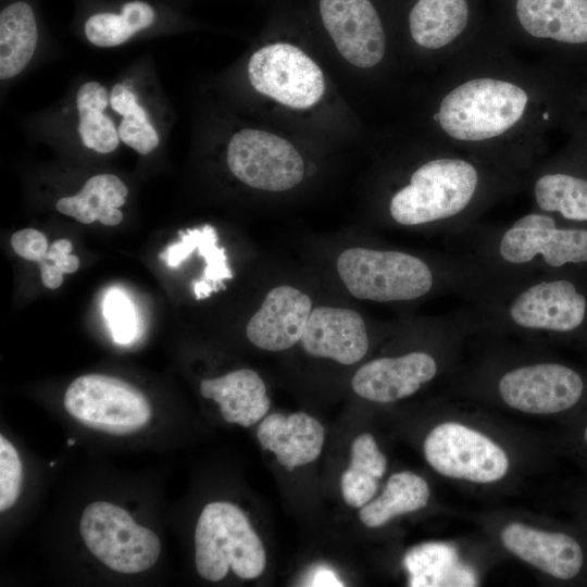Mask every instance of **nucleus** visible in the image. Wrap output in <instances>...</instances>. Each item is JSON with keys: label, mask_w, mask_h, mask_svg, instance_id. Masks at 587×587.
<instances>
[{"label": "nucleus", "mask_w": 587, "mask_h": 587, "mask_svg": "<svg viewBox=\"0 0 587 587\" xmlns=\"http://www.w3.org/2000/svg\"><path fill=\"white\" fill-rule=\"evenodd\" d=\"M498 46H477L449 63L432 121L438 140L524 180L542 160L553 118L539 67Z\"/></svg>", "instance_id": "f257e3e1"}, {"label": "nucleus", "mask_w": 587, "mask_h": 587, "mask_svg": "<svg viewBox=\"0 0 587 587\" xmlns=\"http://www.w3.org/2000/svg\"><path fill=\"white\" fill-rule=\"evenodd\" d=\"M523 180L485 160L438 140L387 199V217L407 228L460 236Z\"/></svg>", "instance_id": "f03ea898"}, {"label": "nucleus", "mask_w": 587, "mask_h": 587, "mask_svg": "<svg viewBox=\"0 0 587 587\" xmlns=\"http://www.w3.org/2000/svg\"><path fill=\"white\" fill-rule=\"evenodd\" d=\"M466 302L474 330L524 334L587 350V267L485 274Z\"/></svg>", "instance_id": "7ed1b4c3"}, {"label": "nucleus", "mask_w": 587, "mask_h": 587, "mask_svg": "<svg viewBox=\"0 0 587 587\" xmlns=\"http://www.w3.org/2000/svg\"><path fill=\"white\" fill-rule=\"evenodd\" d=\"M464 253L488 275L587 267V223L536 209L499 225H475Z\"/></svg>", "instance_id": "20e7f679"}, {"label": "nucleus", "mask_w": 587, "mask_h": 587, "mask_svg": "<svg viewBox=\"0 0 587 587\" xmlns=\"http://www.w3.org/2000/svg\"><path fill=\"white\" fill-rule=\"evenodd\" d=\"M196 567L211 582L223 579L229 569L240 578L262 574L266 558L263 544L245 513L229 502L208 503L195 530Z\"/></svg>", "instance_id": "39448f33"}, {"label": "nucleus", "mask_w": 587, "mask_h": 587, "mask_svg": "<svg viewBox=\"0 0 587 587\" xmlns=\"http://www.w3.org/2000/svg\"><path fill=\"white\" fill-rule=\"evenodd\" d=\"M79 530L89 551L117 573L147 571L160 557L157 534L138 525L126 510L110 502L88 504Z\"/></svg>", "instance_id": "423d86ee"}, {"label": "nucleus", "mask_w": 587, "mask_h": 587, "mask_svg": "<svg viewBox=\"0 0 587 587\" xmlns=\"http://www.w3.org/2000/svg\"><path fill=\"white\" fill-rule=\"evenodd\" d=\"M64 408L85 426L113 435L135 433L152 415L148 399L138 388L103 374L75 378L65 391Z\"/></svg>", "instance_id": "0eeeda50"}, {"label": "nucleus", "mask_w": 587, "mask_h": 587, "mask_svg": "<svg viewBox=\"0 0 587 587\" xmlns=\"http://www.w3.org/2000/svg\"><path fill=\"white\" fill-rule=\"evenodd\" d=\"M497 392L512 409L532 414H557L577 407L587 395V376L558 361L525 363L499 376Z\"/></svg>", "instance_id": "6e6552de"}, {"label": "nucleus", "mask_w": 587, "mask_h": 587, "mask_svg": "<svg viewBox=\"0 0 587 587\" xmlns=\"http://www.w3.org/2000/svg\"><path fill=\"white\" fill-rule=\"evenodd\" d=\"M247 72L255 91L294 109L314 105L326 88L320 66L289 42H272L254 51Z\"/></svg>", "instance_id": "1a4fd4ad"}, {"label": "nucleus", "mask_w": 587, "mask_h": 587, "mask_svg": "<svg viewBox=\"0 0 587 587\" xmlns=\"http://www.w3.org/2000/svg\"><path fill=\"white\" fill-rule=\"evenodd\" d=\"M229 172L245 185L279 192L297 187L304 176V162L286 139L255 128H242L226 148Z\"/></svg>", "instance_id": "9d476101"}, {"label": "nucleus", "mask_w": 587, "mask_h": 587, "mask_svg": "<svg viewBox=\"0 0 587 587\" xmlns=\"http://www.w3.org/2000/svg\"><path fill=\"white\" fill-rule=\"evenodd\" d=\"M424 454L439 474L474 483H492L509 469L505 452L485 435L459 423L436 426L424 441Z\"/></svg>", "instance_id": "9b49d317"}, {"label": "nucleus", "mask_w": 587, "mask_h": 587, "mask_svg": "<svg viewBox=\"0 0 587 587\" xmlns=\"http://www.w3.org/2000/svg\"><path fill=\"white\" fill-rule=\"evenodd\" d=\"M316 9L322 26L347 62L371 68L383 61L387 35L374 0H316Z\"/></svg>", "instance_id": "f8f14e48"}, {"label": "nucleus", "mask_w": 587, "mask_h": 587, "mask_svg": "<svg viewBox=\"0 0 587 587\" xmlns=\"http://www.w3.org/2000/svg\"><path fill=\"white\" fill-rule=\"evenodd\" d=\"M522 190L532 208L560 218L587 223V159L541 160L525 176Z\"/></svg>", "instance_id": "ddd939ff"}, {"label": "nucleus", "mask_w": 587, "mask_h": 587, "mask_svg": "<svg viewBox=\"0 0 587 587\" xmlns=\"http://www.w3.org/2000/svg\"><path fill=\"white\" fill-rule=\"evenodd\" d=\"M439 371L435 354L412 350L396 357H380L363 364L352 378L357 395L370 401L388 403L415 394Z\"/></svg>", "instance_id": "4468645a"}, {"label": "nucleus", "mask_w": 587, "mask_h": 587, "mask_svg": "<svg viewBox=\"0 0 587 587\" xmlns=\"http://www.w3.org/2000/svg\"><path fill=\"white\" fill-rule=\"evenodd\" d=\"M469 0H415L408 12V33L423 50L449 59V63L471 49Z\"/></svg>", "instance_id": "2eb2a0df"}, {"label": "nucleus", "mask_w": 587, "mask_h": 587, "mask_svg": "<svg viewBox=\"0 0 587 587\" xmlns=\"http://www.w3.org/2000/svg\"><path fill=\"white\" fill-rule=\"evenodd\" d=\"M300 341L310 355L345 365L358 363L370 347L363 316L354 310L330 305L312 309Z\"/></svg>", "instance_id": "dca6fc26"}, {"label": "nucleus", "mask_w": 587, "mask_h": 587, "mask_svg": "<svg viewBox=\"0 0 587 587\" xmlns=\"http://www.w3.org/2000/svg\"><path fill=\"white\" fill-rule=\"evenodd\" d=\"M312 309L311 298L302 290L290 285L276 286L250 317L246 335L259 349L287 350L301 340Z\"/></svg>", "instance_id": "f3484780"}, {"label": "nucleus", "mask_w": 587, "mask_h": 587, "mask_svg": "<svg viewBox=\"0 0 587 587\" xmlns=\"http://www.w3.org/2000/svg\"><path fill=\"white\" fill-rule=\"evenodd\" d=\"M501 540L517 558L559 580H573L585 565L582 544L564 532H546L514 522L502 529Z\"/></svg>", "instance_id": "a211bd4d"}, {"label": "nucleus", "mask_w": 587, "mask_h": 587, "mask_svg": "<svg viewBox=\"0 0 587 587\" xmlns=\"http://www.w3.org/2000/svg\"><path fill=\"white\" fill-rule=\"evenodd\" d=\"M514 14L528 40L587 43V0H515Z\"/></svg>", "instance_id": "6ab92c4d"}, {"label": "nucleus", "mask_w": 587, "mask_h": 587, "mask_svg": "<svg viewBox=\"0 0 587 587\" xmlns=\"http://www.w3.org/2000/svg\"><path fill=\"white\" fill-rule=\"evenodd\" d=\"M257 435L261 446L291 471L319 458L325 430L317 420L303 412L287 416L273 413L261 421Z\"/></svg>", "instance_id": "aec40b11"}, {"label": "nucleus", "mask_w": 587, "mask_h": 587, "mask_svg": "<svg viewBox=\"0 0 587 587\" xmlns=\"http://www.w3.org/2000/svg\"><path fill=\"white\" fill-rule=\"evenodd\" d=\"M200 392L218 404L224 421L243 427L257 424L270 409L265 384L260 375L250 369L203 379Z\"/></svg>", "instance_id": "412c9836"}, {"label": "nucleus", "mask_w": 587, "mask_h": 587, "mask_svg": "<svg viewBox=\"0 0 587 587\" xmlns=\"http://www.w3.org/2000/svg\"><path fill=\"white\" fill-rule=\"evenodd\" d=\"M127 195L128 189L120 177L109 173L97 174L88 178L77 193L60 198L55 208L83 224L98 221L114 226L123 220L120 208L126 202Z\"/></svg>", "instance_id": "4be33fe9"}, {"label": "nucleus", "mask_w": 587, "mask_h": 587, "mask_svg": "<svg viewBox=\"0 0 587 587\" xmlns=\"http://www.w3.org/2000/svg\"><path fill=\"white\" fill-rule=\"evenodd\" d=\"M75 110L77 136L86 149L109 154L118 148L121 139L110 113V90L102 83L80 84L75 93Z\"/></svg>", "instance_id": "5701e85b"}, {"label": "nucleus", "mask_w": 587, "mask_h": 587, "mask_svg": "<svg viewBox=\"0 0 587 587\" xmlns=\"http://www.w3.org/2000/svg\"><path fill=\"white\" fill-rule=\"evenodd\" d=\"M39 33L35 12L29 3L16 1L0 13V79L8 82L20 75L33 60Z\"/></svg>", "instance_id": "b1692460"}, {"label": "nucleus", "mask_w": 587, "mask_h": 587, "mask_svg": "<svg viewBox=\"0 0 587 587\" xmlns=\"http://www.w3.org/2000/svg\"><path fill=\"white\" fill-rule=\"evenodd\" d=\"M110 90V109L117 116L121 142L147 155L161 143L154 117L137 89L128 82H116Z\"/></svg>", "instance_id": "393cba45"}, {"label": "nucleus", "mask_w": 587, "mask_h": 587, "mask_svg": "<svg viewBox=\"0 0 587 587\" xmlns=\"http://www.w3.org/2000/svg\"><path fill=\"white\" fill-rule=\"evenodd\" d=\"M429 499V488L424 478L410 471L392 474L383 492L367 502L359 512L361 522L370 527H380L397 515L424 508Z\"/></svg>", "instance_id": "a878e982"}, {"label": "nucleus", "mask_w": 587, "mask_h": 587, "mask_svg": "<svg viewBox=\"0 0 587 587\" xmlns=\"http://www.w3.org/2000/svg\"><path fill=\"white\" fill-rule=\"evenodd\" d=\"M154 20L155 11L148 2L128 1L120 13L100 12L90 15L84 24V35L95 47L114 48L149 28Z\"/></svg>", "instance_id": "bb28decb"}, {"label": "nucleus", "mask_w": 587, "mask_h": 587, "mask_svg": "<svg viewBox=\"0 0 587 587\" xmlns=\"http://www.w3.org/2000/svg\"><path fill=\"white\" fill-rule=\"evenodd\" d=\"M103 315L118 344L130 342L137 332V319L134 305L122 291L114 289L107 294L103 300Z\"/></svg>", "instance_id": "cd10ccee"}, {"label": "nucleus", "mask_w": 587, "mask_h": 587, "mask_svg": "<svg viewBox=\"0 0 587 587\" xmlns=\"http://www.w3.org/2000/svg\"><path fill=\"white\" fill-rule=\"evenodd\" d=\"M196 233L198 253L207 261L201 282L205 283L211 291H216L223 287V279L232 278L224 249L216 246V233L211 226L196 229Z\"/></svg>", "instance_id": "c85d7f7f"}, {"label": "nucleus", "mask_w": 587, "mask_h": 587, "mask_svg": "<svg viewBox=\"0 0 587 587\" xmlns=\"http://www.w3.org/2000/svg\"><path fill=\"white\" fill-rule=\"evenodd\" d=\"M73 246L67 239H58L49 245L46 255L38 263L43 285L49 289H57L63 283V274L77 271L79 260L72 254Z\"/></svg>", "instance_id": "c756f323"}, {"label": "nucleus", "mask_w": 587, "mask_h": 587, "mask_svg": "<svg viewBox=\"0 0 587 587\" xmlns=\"http://www.w3.org/2000/svg\"><path fill=\"white\" fill-rule=\"evenodd\" d=\"M22 463L13 445L0 436V510L3 512L16 502L22 485Z\"/></svg>", "instance_id": "7c9ffc66"}, {"label": "nucleus", "mask_w": 587, "mask_h": 587, "mask_svg": "<svg viewBox=\"0 0 587 587\" xmlns=\"http://www.w3.org/2000/svg\"><path fill=\"white\" fill-rule=\"evenodd\" d=\"M340 487L347 504L361 508L375 496L378 478L366 470L349 465L341 475Z\"/></svg>", "instance_id": "2f4dec72"}, {"label": "nucleus", "mask_w": 587, "mask_h": 587, "mask_svg": "<svg viewBox=\"0 0 587 587\" xmlns=\"http://www.w3.org/2000/svg\"><path fill=\"white\" fill-rule=\"evenodd\" d=\"M349 465L366 470L379 479L387 470V459L378 449L373 436L362 434L351 445Z\"/></svg>", "instance_id": "473e14b6"}, {"label": "nucleus", "mask_w": 587, "mask_h": 587, "mask_svg": "<svg viewBox=\"0 0 587 587\" xmlns=\"http://www.w3.org/2000/svg\"><path fill=\"white\" fill-rule=\"evenodd\" d=\"M11 246L21 258L39 263L46 255L49 245L39 230L26 228L13 234Z\"/></svg>", "instance_id": "72a5a7b5"}, {"label": "nucleus", "mask_w": 587, "mask_h": 587, "mask_svg": "<svg viewBox=\"0 0 587 587\" xmlns=\"http://www.w3.org/2000/svg\"><path fill=\"white\" fill-rule=\"evenodd\" d=\"M310 586H344L342 582L328 567H317L309 579Z\"/></svg>", "instance_id": "f704fd0d"}, {"label": "nucleus", "mask_w": 587, "mask_h": 587, "mask_svg": "<svg viewBox=\"0 0 587 587\" xmlns=\"http://www.w3.org/2000/svg\"><path fill=\"white\" fill-rule=\"evenodd\" d=\"M582 442L587 447V424L583 428L582 435H580Z\"/></svg>", "instance_id": "c9c22d12"}, {"label": "nucleus", "mask_w": 587, "mask_h": 587, "mask_svg": "<svg viewBox=\"0 0 587 587\" xmlns=\"http://www.w3.org/2000/svg\"><path fill=\"white\" fill-rule=\"evenodd\" d=\"M75 442H76V440H75L74 438H70V439L67 440V444H66V445L70 447V446H73Z\"/></svg>", "instance_id": "e433bc0d"}, {"label": "nucleus", "mask_w": 587, "mask_h": 587, "mask_svg": "<svg viewBox=\"0 0 587 587\" xmlns=\"http://www.w3.org/2000/svg\"><path fill=\"white\" fill-rule=\"evenodd\" d=\"M54 464H55L54 461H51V462H50V466H53Z\"/></svg>", "instance_id": "4c0bfd02"}]
</instances>
